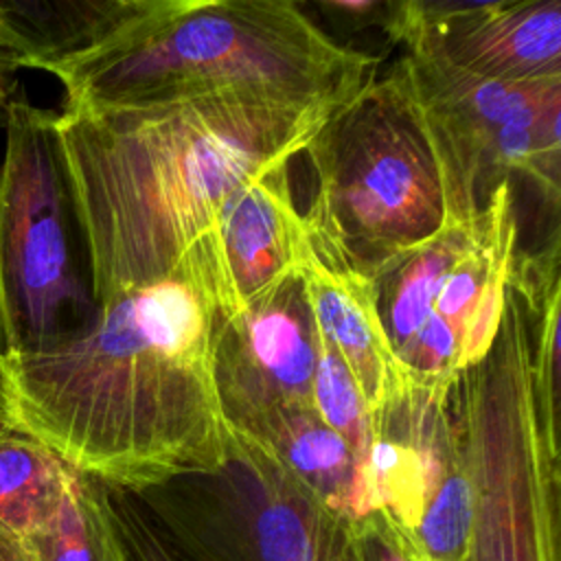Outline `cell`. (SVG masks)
Returning a JSON list of instances; mask_svg holds the SVG:
<instances>
[{
    "instance_id": "20",
    "label": "cell",
    "mask_w": 561,
    "mask_h": 561,
    "mask_svg": "<svg viewBox=\"0 0 561 561\" xmlns=\"http://www.w3.org/2000/svg\"><path fill=\"white\" fill-rule=\"evenodd\" d=\"M530 320L533 390L541 430L550 445L559 447V318L561 287L546 298L524 302Z\"/></svg>"
},
{
    "instance_id": "4",
    "label": "cell",
    "mask_w": 561,
    "mask_h": 561,
    "mask_svg": "<svg viewBox=\"0 0 561 561\" xmlns=\"http://www.w3.org/2000/svg\"><path fill=\"white\" fill-rule=\"evenodd\" d=\"M305 151L316 188L302 217L322 263L373 278L447 224L432 147L392 68L335 107Z\"/></svg>"
},
{
    "instance_id": "17",
    "label": "cell",
    "mask_w": 561,
    "mask_h": 561,
    "mask_svg": "<svg viewBox=\"0 0 561 561\" xmlns=\"http://www.w3.org/2000/svg\"><path fill=\"white\" fill-rule=\"evenodd\" d=\"M22 541L35 561H131L114 519L107 484L81 471L55 519Z\"/></svg>"
},
{
    "instance_id": "2",
    "label": "cell",
    "mask_w": 561,
    "mask_h": 561,
    "mask_svg": "<svg viewBox=\"0 0 561 561\" xmlns=\"http://www.w3.org/2000/svg\"><path fill=\"white\" fill-rule=\"evenodd\" d=\"M331 112L250 90L57 112L96 305L169 276L215 230L224 202L298 158Z\"/></svg>"
},
{
    "instance_id": "6",
    "label": "cell",
    "mask_w": 561,
    "mask_h": 561,
    "mask_svg": "<svg viewBox=\"0 0 561 561\" xmlns=\"http://www.w3.org/2000/svg\"><path fill=\"white\" fill-rule=\"evenodd\" d=\"M0 153V355L50 351L96 318L57 112L18 85L2 116Z\"/></svg>"
},
{
    "instance_id": "15",
    "label": "cell",
    "mask_w": 561,
    "mask_h": 561,
    "mask_svg": "<svg viewBox=\"0 0 561 561\" xmlns=\"http://www.w3.org/2000/svg\"><path fill=\"white\" fill-rule=\"evenodd\" d=\"M149 0H0V46L20 70H46L107 39Z\"/></svg>"
},
{
    "instance_id": "13",
    "label": "cell",
    "mask_w": 561,
    "mask_h": 561,
    "mask_svg": "<svg viewBox=\"0 0 561 561\" xmlns=\"http://www.w3.org/2000/svg\"><path fill=\"white\" fill-rule=\"evenodd\" d=\"M298 276L318 329L353 375L377 425L408 383L379 320L373 283L322 263L313 250Z\"/></svg>"
},
{
    "instance_id": "11",
    "label": "cell",
    "mask_w": 561,
    "mask_h": 561,
    "mask_svg": "<svg viewBox=\"0 0 561 561\" xmlns=\"http://www.w3.org/2000/svg\"><path fill=\"white\" fill-rule=\"evenodd\" d=\"M388 39L421 46L486 79H561V0H399Z\"/></svg>"
},
{
    "instance_id": "23",
    "label": "cell",
    "mask_w": 561,
    "mask_h": 561,
    "mask_svg": "<svg viewBox=\"0 0 561 561\" xmlns=\"http://www.w3.org/2000/svg\"><path fill=\"white\" fill-rule=\"evenodd\" d=\"M311 7H318L322 13L333 15L335 20H342L355 28L359 26H377L390 35L399 0H318L311 2Z\"/></svg>"
},
{
    "instance_id": "8",
    "label": "cell",
    "mask_w": 561,
    "mask_h": 561,
    "mask_svg": "<svg viewBox=\"0 0 561 561\" xmlns=\"http://www.w3.org/2000/svg\"><path fill=\"white\" fill-rule=\"evenodd\" d=\"M432 147L447 221L473 219L515 175L530 182L550 213L561 195V79L511 83L451 66L403 44L390 66Z\"/></svg>"
},
{
    "instance_id": "7",
    "label": "cell",
    "mask_w": 561,
    "mask_h": 561,
    "mask_svg": "<svg viewBox=\"0 0 561 561\" xmlns=\"http://www.w3.org/2000/svg\"><path fill=\"white\" fill-rule=\"evenodd\" d=\"M513 182H502L469 221L383 265L375 305L408 390L447 399L456 377L491 348L517 252Z\"/></svg>"
},
{
    "instance_id": "25",
    "label": "cell",
    "mask_w": 561,
    "mask_h": 561,
    "mask_svg": "<svg viewBox=\"0 0 561 561\" xmlns=\"http://www.w3.org/2000/svg\"><path fill=\"white\" fill-rule=\"evenodd\" d=\"M0 561H35V557L18 535L0 526Z\"/></svg>"
},
{
    "instance_id": "16",
    "label": "cell",
    "mask_w": 561,
    "mask_h": 561,
    "mask_svg": "<svg viewBox=\"0 0 561 561\" xmlns=\"http://www.w3.org/2000/svg\"><path fill=\"white\" fill-rule=\"evenodd\" d=\"M77 469L28 434L0 425V526L26 539L64 506Z\"/></svg>"
},
{
    "instance_id": "12",
    "label": "cell",
    "mask_w": 561,
    "mask_h": 561,
    "mask_svg": "<svg viewBox=\"0 0 561 561\" xmlns=\"http://www.w3.org/2000/svg\"><path fill=\"white\" fill-rule=\"evenodd\" d=\"M289 164L291 160H283L256 173L219 208L215 232L239 311L296 278L311 254L307 221L291 193Z\"/></svg>"
},
{
    "instance_id": "5",
    "label": "cell",
    "mask_w": 561,
    "mask_h": 561,
    "mask_svg": "<svg viewBox=\"0 0 561 561\" xmlns=\"http://www.w3.org/2000/svg\"><path fill=\"white\" fill-rule=\"evenodd\" d=\"M447 408L471 482L467 561H559L561 449L539 423L530 320L511 283L489 353L456 377Z\"/></svg>"
},
{
    "instance_id": "22",
    "label": "cell",
    "mask_w": 561,
    "mask_h": 561,
    "mask_svg": "<svg viewBox=\"0 0 561 561\" xmlns=\"http://www.w3.org/2000/svg\"><path fill=\"white\" fill-rule=\"evenodd\" d=\"M110 502L118 533L131 561H182L151 524L138 500L123 489L110 486Z\"/></svg>"
},
{
    "instance_id": "14",
    "label": "cell",
    "mask_w": 561,
    "mask_h": 561,
    "mask_svg": "<svg viewBox=\"0 0 561 561\" xmlns=\"http://www.w3.org/2000/svg\"><path fill=\"white\" fill-rule=\"evenodd\" d=\"M265 449L298 484L346 522L368 515L362 467L340 434L316 410L274 414L248 432H237Z\"/></svg>"
},
{
    "instance_id": "19",
    "label": "cell",
    "mask_w": 561,
    "mask_h": 561,
    "mask_svg": "<svg viewBox=\"0 0 561 561\" xmlns=\"http://www.w3.org/2000/svg\"><path fill=\"white\" fill-rule=\"evenodd\" d=\"M471 511V482L458 440V456L438 478L421 519L412 530V537L427 561H467Z\"/></svg>"
},
{
    "instance_id": "10",
    "label": "cell",
    "mask_w": 561,
    "mask_h": 561,
    "mask_svg": "<svg viewBox=\"0 0 561 561\" xmlns=\"http://www.w3.org/2000/svg\"><path fill=\"white\" fill-rule=\"evenodd\" d=\"M313 316L300 276L265 300L224 318L213 351L221 414L232 432L294 410H313Z\"/></svg>"
},
{
    "instance_id": "18",
    "label": "cell",
    "mask_w": 561,
    "mask_h": 561,
    "mask_svg": "<svg viewBox=\"0 0 561 561\" xmlns=\"http://www.w3.org/2000/svg\"><path fill=\"white\" fill-rule=\"evenodd\" d=\"M313 381L311 403L320 421L344 438L364 471L368 454L377 438L375 419L340 355L324 340L313 320Z\"/></svg>"
},
{
    "instance_id": "21",
    "label": "cell",
    "mask_w": 561,
    "mask_h": 561,
    "mask_svg": "<svg viewBox=\"0 0 561 561\" xmlns=\"http://www.w3.org/2000/svg\"><path fill=\"white\" fill-rule=\"evenodd\" d=\"M348 561H427L410 530L381 511L348 522Z\"/></svg>"
},
{
    "instance_id": "3",
    "label": "cell",
    "mask_w": 561,
    "mask_h": 561,
    "mask_svg": "<svg viewBox=\"0 0 561 561\" xmlns=\"http://www.w3.org/2000/svg\"><path fill=\"white\" fill-rule=\"evenodd\" d=\"M379 57L335 42L291 0H149L99 46L46 68L66 110L270 92L335 110Z\"/></svg>"
},
{
    "instance_id": "9",
    "label": "cell",
    "mask_w": 561,
    "mask_h": 561,
    "mask_svg": "<svg viewBox=\"0 0 561 561\" xmlns=\"http://www.w3.org/2000/svg\"><path fill=\"white\" fill-rule=\"evenodd\" d=\"M226 462L129 491L182 561H348V522L230 430Z\"/></svg>"
},
{
    "instance_id": "1",
    "label": "cell",
    "mask_w": 561,
    "mask_h": 561,
    "mask_svg": "<svg viewBox=\"0 0 561 561\" xmlns=\"http://www.w3.org/2000/svg\"><path fill=\"white\" fill-rule=\"evenodd\" d=\"M237 313L213 230L162 280L101 302L77 337L0 355V425L123 491L215 471L232 434L213 351L221 320Z\"/></svg>"
},
{
    "instance_id": "24",
    "label": "cell",
    "mask_w": 561,
    "mask_h": 561,
    "mask_svg": "<svg viewBox=\"0 0 561 561\" xmlns=\"http://www.w3.org/2000/svg\"><path fill=\"white\" fill-rule=\"evenodd\" d=\"M18 72H20L18 61L13 59V55L9 50H4L0 46V123H2V116L9 107V101L13 99L18 85H20Z\"/></svg>"
}]
</instances>
